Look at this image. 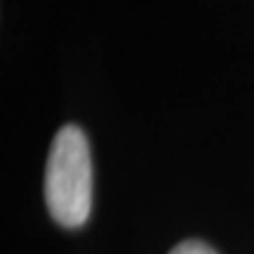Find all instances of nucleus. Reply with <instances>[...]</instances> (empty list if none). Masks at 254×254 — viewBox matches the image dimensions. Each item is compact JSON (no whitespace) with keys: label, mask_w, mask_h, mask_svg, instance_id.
<instances>
[{"label":"nucleus","mask_w":254,"mask_h":254,"mask_svg":"<svg viewBox=\"0 0 254 254\" xmlns=\"http://www.w3.org/2000/svg\"><path fill=\"white\" fill-rule=\"evenodd\" d=\"M45 202L59 226H82L92 209V158L78 125L57 132L45 165Z\"/></svg>","instance_id":"f257e3e1"},{"label":"nucleus","mask_w":254,"mask_h":254,"mask_svg":"<svg viewBox=\"0 0 254 254\" xmlns=\"http://www.w3.org/2000/svg\"><path fill=\"white\" fill-rule=\"evenodd\" d=\"M170 254H217L209 245L200 243V240H184L177 247H172Z\"/></svg>","instance_id":"f03ea898"}]
</instances>
